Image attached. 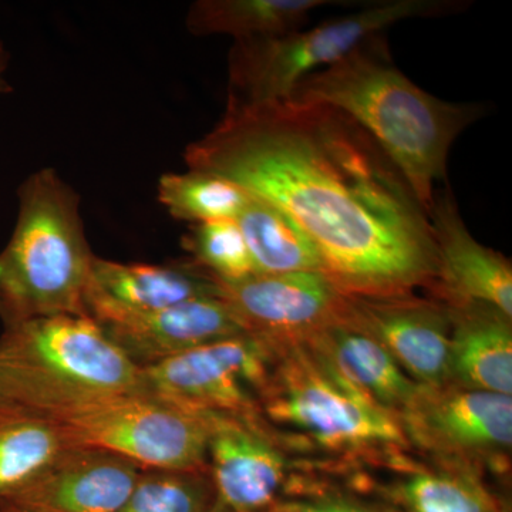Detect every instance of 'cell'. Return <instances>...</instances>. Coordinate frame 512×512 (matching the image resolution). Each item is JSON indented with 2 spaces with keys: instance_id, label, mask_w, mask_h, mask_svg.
I'll return each mask as SVG.
<instances>
[{
  "instance_id": "6da1fadb",
  "label": "cell",
  "mask_w": 512,
  "mask_h": 512,
  "mask_svg": "<svg viewBox=\"0 0 512 512\" xmlns=\"http://www.w3.org/2000/svg\"><path fill=\"white\" fill-rule=\"evenodd\" d=\"M192 171L232 181L308 234L323 274L353 298L433 288L429 215L372 136L335 107L228 99L220 123L185 150Z\"/></svg>"
},
{
  "instance_id": "7a4b0ae2",
  "label": "cell",
  "mask_w": 512,
  "mask_h": 512,
  "mask_svg": "<svg viewBox=\"0 0 512 512\" xmlns=\"http://www.w3.org/2000/svg\"><path fill=\"white\" fill-rule=\"evenodd\" d=\"M291 100L335 107L365 128L427 214L454 140L484 114L481 104L448 103L416 86L394 66L382 36L309 74Z\"/></svg>"
},
{
  "instance_id": "3957f363",
  "label": "cell",
  "mask_w": 512,
  "mask_h": 512,
  "mask_svg": "<svg viewBox=\"0 0 512 512\" xmlns=\"http://www.w3.org/2000/svg\"><path fill=\"white\" fill-rule=\"evenodd\" d=\"M79 208V195L52 168L37 171L20 185L18 221L0 252L3 325L47 316H90L86 293L94 255Z\"/></svg>"
},
{
  "instance_id": "2e32d148",
  "label": "cell",
  "mask_w": 512,
  "mask_h": 512,
  "mask_svg": "<svg viewBox=\"0 0 512 512\" xmlns=\"http://www.w3.org/2000/svg\"><path fill=\"white\" fill-rule=\"evenodd\" d=\"M99 325L138 367L156 365L208 343L245 335L241 323L221 298L192 299Z\"/></svg>"
},
{
  "instance_id": "44dd1931",
  "label": "cell",
  "mask_w": 512,
  "mask_h": 512,
  "mask_svg": "<svg viewBox=\"0 0 512 512\" xmlns=\"http://www.w3.org/2000/svg\"><path fill=\"white\" fill-rule=\"evenodd\" d=\"M396 463L403 474L392 493L404 512H501L474 468L447 463L414 466L406 457Z\"/></svg>"
},
{
  "instance_id": "4fadbf2b",
  "label": "cell",
  "mask_w": 512,
  "mask_h": 512,
  "mask_svg": "<svg viewBox=\"0 0 512 512\" xmlns=\"http://www.w3.org/2000/svg\"><path fill=\"white\" fill-rule=\"evenodd\" d=\"M141 471L119 454L67 446L8 504L29 512H117Z\"/></svg>"
},
{
  "instance_id": "4316f807",
  "label": "cell",
  "mask_w": 512,
  "mask_h": 512,
  "mask_svg": "<svg viewBox=\"0 0 512 512\" xmlns=\"http://www.w3.org/2000/svg\"><path fill=\"white\" fill-rule=\"evenodd\" d=\"M9 52L6 50L3 42H0V94L12 93L13 89L10 86L8 80H6L5 74L9 66Z\"/></svg>"
},
{
  "instance_id": "7c38bea8",
  "label": "cell",
  "mask_w": 512,
  "mask_h": 512,
  "mask_svg": "<svg viewBox=\"0 0 512 512\" xmlns=\"http://www.w3.org/2000/svg\"><path fill=\"white\" fill-rule=\"evenodd\" d=\"M349 322L369 333L419 386L450 382V316L443 302L409 295L350 296Z\"/></svg>"
},
{
  "instance_id": "83f0119b",
  "label": "cell",
  "mask_w": 512,
  "mask_h": 512,
  "mask_svg": "<svg viewBox=\"0 0 512 512\" xmlns=\"http://www.w3.org/2000/svg\"><path fill=\"white\" fill-rule=\"evenodd\" d=\"M0 512H29L26 510H23V508L16 507V505L13 504H2L0 505Z\"/></svg>"
},
{
  "instance_id": "d6986e66",
  "label": "cell",
  "mask_w": 512,
  "mask_h": 512,
  "mask_svg": "<svg viewBox=\"0 0 512 512\" xmlns=\"http://www.w3.org/2000/svg\"><path fill=\"white\" fill-rule=\"evenodd\" d=\"M333 0H200L187 16L198 36L228 35L235 42L271 39L299 30L312 10L335 5Z\"/></svg>"
},
{
  "instance_id": "484cf974",
  "label": "cell",
  "mask_w": 512,
  "mask_h": 512,
  "mask_svg": "<svg viewBox=\"0 0 512 512\" xmlns=\"http://www.w3.org/2000/svg\"><path fill=\"white\" fill-rule=\"evenodd\" d=\"M269 512H373L365 505L342 497H309L281 500Z\"/></svg>"
},
{
  "instance_id": "5bb4252c",
  "label": "cell",
  "mask_w": 512,
  "mask_h": 512,
  "mask_svg": "<svg viewBox=\"0 0 512 512\" xmlns=\"http://www.w3.org/2000/svg\"><path fill=\"white\" fill-rule=\"evenodd\" d=\"M436 244V281L430 289L437 301L487 303L512 318V269L503 255L485 248L468 231L453 194H434L429 211Z\"/></svg>"
},
{
  "instance_id": "f1b7e54d",
  "label": "cell",
  "mask_w": 512,
  "mask_h": 512,
  "mask_svg": "<svg viewBox=\"0 0 512 512\" xmlns=\"http://www.w3.org/2000/svg\"><path fill=\"white\" fill-rule=\"evenodd\" d=\"M208 512H234L232 510H229V508L225 507V505H222L220 501L215 500L214 505H212L211 510Z\"/></svg>"
},
{
  "instance_id": "603a6c76",
  "label": "cell",
  "mask_w": 512,
  "mask_h": 512,
  "mask_svg": "<svg viewBox=\"0 0 512 512\" xmlns=\"http://www.w3.org/2000/svg\"><path fill=\"white\" fill-rule=\"evenodd\" d=\"M252 195L244 188L210 173L164 174L158 181V201L175 220L194 224L237 220Z\"/></svg>"
},
{
  "instance_id": "e0dca14e",
  "label": "cell",
  "mask_w": 512,
  "mask_h": 512,
  "mask_svg": "<svg viewBox=\"0 0 512 512\" xmlns=\"http://www.w3.org/2000/svg\"><path fill=\"white\" fill-rule=\"evenodd\" d=\"M446 306L451 325L448 384L512 396L511 316L487 303Z\"/></svg>"
},
{
  "instance_id": "ba28073f",
  "label": "cell",
  "mask_w": 512,
  "mask_h": 512,
  "mask_svg": "<svg viewBox=\"0 0 512 512\" xmlns=\"http://www.w3.org/2000/svg\"><path fill=\"white\" fill-rule=\"evenodd\" d=\"M272 362L271 346L245 333L140 367L137 393L192 412L262 419Z\"/></svg>"
},
{
  "instance_id": "52a82bcc",
  "label": "cell",
  "mask_w": 512,
  "mask_h": 512,
  "mask_svg": "<svg viewBox=\"0 0 512 512\" xmlns=\"http://www.w3.org/2000/svg\"><path fill=\"white\" fill-rule=\"evenodd\" d=\"M45 414L69 446L110 451L143 470L208 471L207 413L134 392Z\"/></svg>"
},
{
  "instance_id": "7402d4cb",
  "label": "cell",
  "mask_w": 512,
  "mask_h": 512,
  "mask_svg": "<svg viewBox=\"0 0 512 512\" xmlns=\"http://www.w3.org/2000/svg\"><path fill=\"white\" fill-rule=\"evenodd\" d=\"M255 274L322 272L319 251L292 217L271 202L252 195L238 215Z\"/></svg>"
},
{
  "instance_id": "d4e9b609",
  "label": "cell",
  "mask_w": 512,
  "mask_h": 512,
  "mask_svg": "<svg viewBox=\"0 0 512 512\" xmlns=\"http://www.w3.org/2000/svg\"><path fill=\"white\" fill-rule=\"evenodd\" d=\"M183 247L194 264L221 282H238L255 275L244 235L237 221L202 222L191 227Z\"/></svg>"
},
{
  "instance_id": "5b68a950",
  "label": "cell",
  "mask_w": 512,
  "mask_h": 512,
  "mask_svg": "<svg viewBox=\"0 0 512 512\" xmlns=\"http://www.w3.org/2000/svg\"><path fill=\"white\" fill-rule=\"evenodd\" d=\"M266 343V342H265ZM271 376L262 394V420L278 440L345 456L396 458L410 443L396 414L356 389L322 356L301 342L268 343Z\"/></svg>"
},
{
  "instance_id": "30bf717a",
  "label": "cell",
  "mask_w": 512,
  "mask_h": 512,
  "mask_svg": "<svg viewBox=\"0 0 512 512\" xmlns=\"http://www.w3.org/2000/svg\"><path fill=\"white\" fill-rule=\"evenodd\" d=\"M227 303L245 333L266 343L301 342L349 318L350 296L322 272L255 274L221 282Z\"/></svg>"
},
{
  "instance_id": "cb8c5ba5",
  "label": "cell",
  "mask_w": 512,
  "mask_h": 512,
  "mask_svg": "<svg viewBox=\"0 0 512 512\" xmlns=\"http://www.w3.org/2000/svg\"><path fill=\"white\" fill-rule=\"evenodd\" d=\"M214 503L208 471L143 470L117 512H208Z\"/></svg>"
},
{
  "instance_id": "ac0fdd59",
  "label": "cell",
  "mask_w": 512,
  "mask_h": 512,
  "mask_svg": "<svg viewBox=\"0 0 512 512\" xmlns=\"http://www.w3.org/2000/svg\"><path fill=\"white\" fill-rule=\"evenodd\" d=\"M335 367L350 384L369 399L400 416L413 402L420 386L369 333L348 319L301 340Z\"/></svg>"
},
{
  "instance_id": "9a60e30c",
  "label": "cell",
  "mask_w": 512,
  "mask_h": 512,
  "mask_svg": "<svg viewBox=\"0 0 512 512\" xmlns=\"http://www.w3.org/2000/svg\"><path fill=\"white\" fill-rule=\"evenodd\" d=\"M201 298H220V285L194 262L121 264L94 256L86 306L97 323H106Z\"/></svg>"
},
{
  "instance_id": "8992f818",
  "label": "cell",
  "mask_w": 512,
  "mask_h": 512,
  "mask_svg": "<svg viewBox=\"0 0 512 512\" xmlns=\"http://www.w3.org/2000/svg\"><path fill=\"white\" fill-rule=\"evenodd\" d=\"M470 5L464 0H386L313 29L235 42L229 53L228 99L247 104L289 100L309 74L340 62L396 23L454 15Z\"/></svg>"
},
{
  "instance_id": "ffe728a7",
  "label": "cell",
  "mask_w": 512,
  "mask_h": 512,
  "mask_svg": "<svg viewBox=\"0 0 512 512\" xmlns=\"http://www.w3.org/2000/svg\"><path fill=\"white\" fill-rule=\"evenodd\" d=\"M67 446L45 413L0 397V505L39 476Z\"/></svg>"
},
{
  "instance_id": "277c9868",
  "label": "cell",
  "mask_w": 512,
  "mask_h": 512,
  "mask_svg": "<svg viewBox=\"0 0 512 512\" xmlns=\"http://www.w3.org/2000/svg\"><path fill=\"white\" fill-rule=\"evenodd\" d=\"M140 367L90 316H47L5 326L0 397L40 413L137 392Z\"/></svg>"
},
{
  "instance_id": "8fae6325",
  "label": "cell",
  "mask_w": 512,
  "mask_h": 512,
  "mask_svg": "<svg viewBox=\"0 0 512 512\" xmlns=\"http://www.w3.org/2000/svg\"><path fill=\"white\" fill-rule=\"evenodd\" d=\"M208 473L215 500L234 512H269L288 484L281 441L262 419L207 413Z\"/></svg>"
},
{
  "instance_id": "9c48e42d",
  "label": "cell",
  "mask_w": 512,
  "mask_h": 512,
  "mask_svg": "<svg viewBox=\"0 0 512 512\" xmlns=\"http://www.w3.org/2000/svg\"><path fill=\"white\" fill-rule=\"evenodd\" d=\"M410 446L437 463L505 468L512 446V396L454 384L420 386L399 416Z\"/></svg>"
}]
</instances>
